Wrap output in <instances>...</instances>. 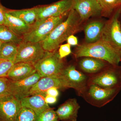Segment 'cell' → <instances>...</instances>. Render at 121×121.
Masks as SVG:
<instances>
[{
    "instance_id": "cell-1",
    "label": "cell",
    "mask_w": 121,
    "mask_h": 121,
    "mask_svg": "<svg viewBox=\"0 0 121 121\" xmlns=\"http://www.w3.org/2000/svg\"><path fill=\"white\" fill-rule=\"evenodd\" d=\"M82 21L76 11L72 9L63 21L59 24L48 36L41 42L45 51H57L63 42L69 36L73 35L79 29Z\"/></svg>"
},
{
    "instance_id": "cell-2",
    "label": "cell",
    "mask_w": 121,
    "mask_h": 121,
    "mask_svg": "<svg viewBox=\"0 0 121 121\" xmlns=\"http://www.w3.org/2000/svg\"><path fill=\"white\" fill-rule=\"evenodd\" d=\"M74 54L76 58L92 57L104 60L112 65H118L121 59V51L101 39L95 43L78 45Z\"/></svg>"
},
{
    "instance_id": "cell-3",
    "label": "cell",
    "mask_w": 121,
    "mask_h": 121,
    "mask_svg": "<svg viewBox=\"0 0 121 121\" xmlns=\"http://www.w3.org/2000/svg\"><path fill=\"white\" fill-rule=\"evenodd\" d=\"M69 13L60 16L50 17L37 21L31 27L28 31L22 36L23 41L41 43L59 24L66 19Z\"/></svg>"
},
{
    "instance_id": "cell-4",
    "label": "cell",
    "mask_w": 121,
    "mask_h": 121,
    "mask_svg": "<svg viewBox=\"0 0 121 121\" xmlns=\"http://www.w3.org/2000/svg\"><path fill=\"white\" fill-rule=\"evenodd\" d=\"M35 66L37 73L43 78L60 77L66 65L63 59L60 57L57 50L46 51L43 57Z\"/></svg>"
},
{
    "instance_id": "cell-5",
    "label": "cell",
    "mask_w": 121,
    "mask_h": 121,
    "mask_svg": "<svg viewBox=\"0 0 121 121\" xmlns=\"http://www.w3.org/2000/svg\"><path fill=\"white\" fill-rule=\"evenodd\" d=\"M121 90L104 89L94 84H87L80 96L89 104L100 108L112 101Z\"/></svg>"
},
{
    "instance_id": "cell-6",
    "label": "cell",
    "mask_w": 121,
    "mask_h": 121,
    "mask_svg": "<svg viewBox=\"0 0 121 121\" xmlns=\"http://www.w3.org/2000/svg\"><path fill=\"white\" fill-rule=\"evenodd\" d=\"M91 84L104 89L121 88V68L110 64L99 73L89 76L87 84Z\"/></svg>"
},
{
    "instance_id": "cell-7",
    "label": "cell",
    "mask_w": 121,
    "mask_h": 121,
    "mask_svg": "<svg viewBox=\"0 0 121 121\" xmlns=\"http://www.w3.org/2000/svg\"><path fill=\"white\" fill-rule=\"evenodd\" d=\"M45 52L41 43L23 41L18 45L14 64L19 62H28L35 65L43 57Z\"/></svg>"
},
{
    "instance_id": "cell-8",
    "label": "cell",
    "mask_w": 121,
    "mask_h": 121,
    "mask_svg": "<svg viewBox=\"0 0 121 121\" xmlns=\"http://www.w3.org/2000/svg\"><path fill=\"white\" fill-rule=\"evenodd\" d=\"M121 8H118L110 19L104 24L101 39L121 51V27L119 18Z\"/></svg>"
},
{
    "instance_id": "cell-9",
    "label": "cell",
    "mask_w": 121,
    "mask_h": 121,
    "mask_svg": "<svg viewBox=\"0 0 121 121\" xmlns=\"http://www.w3.org/2000/svg\"><path fill=\"white\" fill-rule=\"evenodd\" d=\"M73 4L74 0H60L51 4L38 6L36 22L69 13L73 8Z\"/></svg>"
},
{
    "instance_id": "cell-10",
    "label": "cell",
    "mask_w": 121,
    "mask_h": 121,
    "mask_svg": "<svg viewBox=\"0 0 121 121\" xmlns=\"http://www.w3.org/2000/svg\"><path fill=\"white\" fill-rule=\"evenodd\" d=\"M61 76L69 84L70 88L74 89L80 96L87 85L89 76L78 70L73 65L66 66Z\"/></svg>"
},
{
    "instance_id": "cell-11",
    "label": "cell",
    "mask_w": 121,
    "mask_h": 121,
    "mask_svg": "<svg viewBox=\"0 0 121 121\" xmlns=\"http://www.w3.org/2000/svg\"><path fill=\"white\" fill-rule=\"evenodd\" d=\"M22 107L20 100L12 95L0 99V121H15Z\"/></svg>"
},
{
    "instance_id": "cell-12",
    "label": "cell",
    "mask_w": 121,
    "mask_h": 121,
    "mask_svg": "<svg viewBox=\"0 0 121 121\" xmlns=\"http://www.w3.org/2000/svg\"><path fill=\"white\" fill-rule=\"evenodd\" d=\"M52 87H56L58 89L70 88L69 84L61 76L58 77H43L32 86L29 95L35 94H46V91Z\"/></svg>"
},
{
    "instance_id": "cell-13",
    "label": "cell",
    "mask_w": 121,
    "mask_h": 121,
    "mask_svg": "<svg viewBox=\"0 0 121 121\" xmlns=\"http://www.w3.org/2000/svg\"><path fill=\"white\" fill-rule=\"evenodd\" d=\"M73 9L82 21L100 15L103 12L102 9L97 0H74Z\"/></svg>"
},
{
    "instance_id": "cell-14",
    "label": "cell",
    "mask_w": 121,
    "mask_h": 121,
    "mask_svg": "<svg viewBox=\"0 0 121 121\" xmlns=\"http://www.w3.org/2000/svg\"><path fill=\"white\" fill-rule=\"evenodd\" d=\"M41 78L36 72L32 75L23 80L16 82L11 80V95L20 100L29 96L32 87Z\"/></svg>"
},
{
    "instance_id": "cell-15",
    "label": "cell",
    "mask_w": 121,
    "mask_h": 121,
    "mask_svg": "<svg viewBox=\"0 0 121 121\" xmlns=\"http://www.w3.org/2000/svg\"><path fill=\"white\" fill-rule=\"evenodd\" d=\"M80 107L76 99H70L60 106L56 112L60 121H77Z\"/></svg>"
},
{
    "instance_id": "cell-16",
    "label": "cell",
    "mask_w": 121,
    "mask_h": 121,
    "mask_svg": "<svg viewBox=\"0 0 121 121\" xmlns=\"http://www.w3.org/2000/svg\"><path fill=\"white\" fill-rule=\"evenodd\" d=\"M46 94H35L20 99L22 107L29 108L34 111L36 116L51 108L45 101Z\"/></svg>"
},
{
    "instance_id": "cell-17",
    "label": "cell",
    "mask_w": 121,
    "mask_h": 121,
    "mask_svg": "<svg viewBox=\"0 0 121 121\" xmlns=\"http://www.w3.org/2000/svg\"><path fill=\"white\" fill-rule=\"evenodd\" d=\"M35 65L31 63L19 62L15 64L12 68L8 78L13 82L23 80L36 72Z\"/></svg>"
},
{
    "instance_id": "cell-18",
    "label": "cell",
    "mask_w": 121,
    "mask_h": 121,
    "mask_svg": "<svg viewBox=\"0 0 121 121\" xmlns=\"http://www.w3.org/2000/svg\"><path fill=\"white\" fill-rule=\"evenodd\" d=\"M78 62L79 68L85 73L93 75L99 73L110 65L104 60L90 57H82Z\"/></svg>"
},
{
    "instance_id": "cell-19",
    "label": "cell",
    "mask_w": 121,
    "mask_h": 121,
    "mask_svg": "<svg viewBox=\"0 0 121 121\" xmlns=\"http://www.w3.org/2000/svg\"><path fill=\"white\" fill-rule=\"evenodd\" d=\"M5 16V26H7L15 34L22 37L28 31L31 27L18 17L9 13L6 11V8Z\"/></svg>"
},
{
    "instance_id": "cell-20",
    "label": "cell",
    "mask_w": 121,
    "mask_h": 121,
    "mask_svg": "<svg viewBox=\"0 0 121 121\" xmlns=\"http://www.w3.org/2000/svg\"><path fill=\"white\" fill-rule=\"evenodd\" d=\"M104 24L100 21H94L87 25L84 29L86 43L97 41L101 38Z\"/></svg>"
},
{
    "instance_id": "cell-21",
    "label": "cell",
    "mask_w": 121,
    "mask_h": 121,
    "mask_svg": "<svg viewBox=\"0 0 121 121\" xmlns=\"http://www.w3.org/2000/svg\"><path fill=\"white\" fill-rule=\"evenodd\" d=\"M38 9V6L20 10L6 8V11L9 13L19 18L30 26H33L37 21Z\"/></svg>"
},
{
    "instance_id": "cell-22",
    "label": "cell",
    "mask_w": 121,
    "mask_h": 121,
    "mask_svg": "<svg viewBox=\"0 0 121 121\" xmlns=\"http://www.w3.org/2000/svg\"><path fill=\"white\" fill-rule=\"evenodd\" d=\"M18 45L12 42L3 43L0 51V59L14 63L17 55Z\"/></svg>"
},
{
    "instance_id": "cell-23",
    "label": "cell",
    "mask_w": 121,
    "mask_h": 121,
    "mask_svg": "<svg viewBox=\"0 0 121 121\" xmlns=\"http://www.w3.org/2000/svg\"><path fill=\"white\" fill-rule=\"evenodd\" d=\"M0 41L2 43L12 42L19 44L23 41V39L7 26L0 24Z\"/></svg>"
},
{
    "instance_id": "cell-24",
    "label": "cell",
    "mask_w": 121,
    "mask_h": 121,
    "mask_svg": "<svg viewBox=\"0 0 121 121\" xmlns=\"http://www.w3.org/2000/svg\"><path fill=\"white\" fill-rule=\"evenodd\" d=\"M103 12L110 13L115 9L121 7V0H97Z\"/></svg>"
},
{
    "instance_id": "cell-25",
    "label": "cell",
    "mask_w": 121,
    "mask_h": 121,
    "mask_svg": "<svg viewBox=\"0 0 121 121\" xmlns=\"http://www.w3.org/2000/svg\"><path fill=\"white\" fill-rule=\"evenodd\" d=\"M36 115L33 111L29 108L22 107L15 121H35Z\"/></svg>"
},
{
    "instance_id": "cell-26",
    "label": "cell",
    "mask_w": 121,
    "mask_h": 121,
    "mask_svg": "<svg viewBox=\"0 0 121 121\" xmlns=\"http://www.w3.org/2000/svg\"><path fill=\"white\" fill-rule=\"evenodd\" d=\"M56 111L50 108L36 116L35 121H59Z\"/></svg>"
},
{
    "instance_id": "cell-27",
    "label": "cell",
    "mask_w": 121,
    "mask_h": 121,
    "mask_svg": "<svg viewBox=\"0 0 121 121\" xmlns=\"http://www.w3.org/2000/svg\"><path fill=\"white\" fill-rule=\"evenodd\" d=\"M11 80L8 78H0V99L12 95Z\"/></svg>"
},
{
    "instance_id": "cell-28",
    "label": "cell",
    "mask_w": 121,
    "mask_h": 121,
    "mask_svg": "<svg viewBox=\"0 0 121 121\" xmlns=\"http://www.w3.org/2000/svg\"><path fill=\"white\" fill-rule=\"evenodd\" d=\"M14 63L10 60L0 59V78H8Z\"/></svg>"
},
{
    "instance_id": "cell-29",
    "label": "cell",
    "mask_w": 121,
    "mask_h": 121,
    "mask_svg": "<svg viewBox=\"0 0 121 121\" xmlns=\"http://www.w3.org/2000/svg\"><path fill=\"white\" fill-rule=\"evenodd\" d=\"M58 53L60 59H63L71 53V45L68 43L61 45L60 46Z\"/></svg>"
},
{
    "instance_id": "cell-30",
    "label": "cell",
    "mask_w": 121,
    "mask_h": 121,
    "mask_svg": "<svg viewBox=\"0 0 121 121\" xmlns=\"http://www.w3.org/2000/svg\"><path fill=\"white\" fill-rule=\"evenodd\" d=\"M5 8L3 7L0 2V24L5 25Z\"/></svg>"
},
{
    "instance_id": "cell-31",
    "label": "cell",
    "mask_w": 121,
    "mask_h": 121,
    "mask_svg": "<svg viewBox=\"0 0 121 121\" xmlns=\"http://www.w3.org/2000/svg\"><path fill=\"white\" fill-rule=\"evenodd\" d=\"M59 91L58 89L55 87H52L48 89L46 91V95H48L57 98L59 95Z\"/></svg>"
},
{
    "instance_id": "cell-32",
    "label": "cell",
    "mask_w": 121,
    "mask_h": 121,
    "mask_svg": "<svg viewBox=\"0 0 121 121\" xmlns=\"http://www.w3.org/2000/svg\"><path fill=\"white\" fill-rule=\"evenodd\" d=\"M67 43L70 45H78V39L77 37L73 35L69 36L67 39Z\"/></svg>"
},
{
    "instance_id": "cell-33",
    "label": "cell",
    "mask_w": 121,
    "mask_h": 121,
    "mask_svg": "<svg viewBox=\"0 0 121 121\" xmlns=\"http://www.w3.org/2000/svg\"><path fill=\"white\" fill-rule=\"evenodd\" d=\"M45 101L48 104H54L57 101L56 97L48 95H46L45 98Z\"/></svg>"
},
{
    "instance_id": "cell-34",
    "label": "cell",
    "mask_w": 121,
    "mask_h": 121,
    "mask_svg": "<svg viewBox=\"0 0 121 121\" xmlns=\"http://www.w3.org/2000/svg\"><path fill=\"white\" fill-rule=\"evenodd\" d=\"M3 43L1 41H0V51L1 48V46H2V44Z\"/></svg>"
},
{
    "instance_id": "cell-35",
    "label": "cell",
    "mask_w": 121,
    "mask_h": 121,
    "mask_svg": "<svg viewBox=\"0 0 121 121\" xmlns=\"http://www.w3.org/2000/svg\"></svg>"
},
{
    "instance_id": "cell-36",
    "label": "cell",
    "mask_w": 121,
    "mask_h": 121,
    "mask_svg": "<svg viewBox=\"0 0 121 121\" xmlns=\"http://www.w3.org/2000/svg\"></svg>"
}]
</instances>
